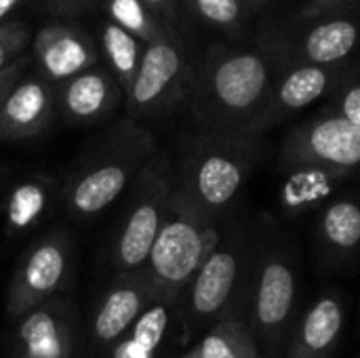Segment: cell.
I'll use <instances>...</instances> for the list:
<instances>
[{"label":"cell","mask_w":360,"mask_h":358,"mask_svg":"<svg viewBox=\"0 0 360 358\" xmlns=\"http://www.w3.org/2000/svg\"><path fill=\"white\" fill-rule=\"evenodd\" d=\"M27 27L21 21H4L0 23V72L11 68L27 44Z\"/></svg>","instance_id":"obj_27"},{"label":"cell","mask_w":360,"mask_h":358,"mask_svg":"<svg viewBox=\"0 0 360 358\" xmlns=\"http://www.w3.org/2000/svg\"><path fill=\"white\" fill-rule=\"evenodd\" d=\"M156 150L154 135L141 122L124 116L110 124L86 146L59 188L63 211L76 222L97 217L131 188Z\"/></svg>","instance_id":"obj_3"},{"label":"cell","mask_w":360,"mask_h":358,"mask_svg":"<svg viewBox=\"0 0 360 358\" xmlns=\"http://www.w3.org/2000/svg\"><path fill=\"white\" fill-rule=\"evenodd\" d=\"M0 184H2V181H0Z\"/></svg>","instance_id":"obj_36"},{"label":"cell","mask_w":360,"mask_h":358,"mask_svg":"<svg viewBox=\"0 0 360 358\" xmlns=\"http://www.w3.org/2000/svg\"><path fill=\"white\" fill-rule=\"evenodd\" d=\"M19 2L21 0H0V23L6 21V17L19 6Z\"/></svg>","instance_id":"obj_32"},{"label":"cell","mask_w":360,"mask_h":358,"mask_svg":"<svg viewBox=\"0 0 360 358\" xmlns=\"http://www.w3.org/2000/svg\"><path fill=\"white\" fill-rule=\"evenodd\" d=\"M124 101V93L108 68L93 65L57 84V110L65 124L86 127L110 118Z\"/></svg>","instance_id":"obj_16"},{"label":"cell","mask_w":360,"mask_h":358,"mask_svg":"<svg viewBox=\"0 0 360 358\" xmlns=\"http://www.w3.org/2000/svg\"><path fill=\"white\" fill-rule=\"evenodd\" d=\"M325 106L360 127V59L350 63L344 80L325 101Z\"/></svg>","instance_id":"obj_26"},{"label":"cell","mask_w":360,"mask_h":358,"mask_svg":"<svg viewBox=\"0 0 360 358\" xmlns=\"http://www.w3.org/2000/svg\"><path fill=\"white\" fill-rule=\"evenodd\" d=\"M57 112V87L40 74L19 78L0 106V141L42 135Z\"/></svg>","instance_id":"obj_15"},{"label":"cell","mask_w":360,"mask_h":358,"mask_svg":"<svg viewBox=\"0 0 360 358\" xmlns=\"http://www.w3.org/2000/svg\"><path fill=\"white\" fill-rule=\"evenodd\" d=\"M74 264L72 238L65 230L55 228L40 238H36L19 257L8 291H6V312L15 321L46 300L61 295Z\"/></svg>","instance_id":"obj_11"},{"label":"cell","mask_w":360,"mask_h":358,"mask_svg":"<svg viewBox=\"0 0 360 358\" xmlns=\"http://www.w3.org/2000/svg\"><path fill=\"white\" fill-rule=\"evenodd\" d=\"M300 255L293 238L264 213L262 241L240 306V319L266 358H285L300 314Z\"/></svg>","instance_id":"obj_5"},{"label":"cell","mask_w":360,"mask_h":358,"mask_svg":"<svg viewBox=\"0 0 360 358\" xmlns=\"http://www.w3.org/2000/svg\"><path fill=\"white\" fill-rule=\"evenodd\" d=\"M25 68H27V59L21 57V59H17L11 68H6L4 72H0V106H2V101H4V97H6V93H8V91L15 87V82L23 76Z\"/></svg>","instance_id":"obj_30"},{"label":"cell","mask_w":360,"mask_h":358,"mask_svg":"<svg viewBox=\"0 0 360 358\" xmlns=\"http://www.w3.org/2000/svg\"><path fill=\"white\" fill-rule=\"evenodd\" d=\"M55 192V179L44 173H34L17 179L2 205L6 234L17 238L34 232L49 215Z\"/></svg>","instance_id":"obj_21"},{"label":"cell","mask_w":360,"mask_h":358,"mask_svg":"<svg viewBox=\"0 0 360 358\" xmlns=\"http://www.w3.org/2000/svg\"><path fill=\"white\" fill-rule=\"evenodd\" d=\"M101 4L103 0H49V8L59 15H72L86 8H97Z\"/></svg>","instance_id":"obj_31"},{"label":"cell","mask_w":360,"mask_h":358,"mask_svg":"<svg viewBox=\"0 0 360 358\" xmlns=\"http://www.w3.org/2000/svg\"><path fill=\"white\" fill-rule=\"evenodd\" d=\"M346 327V306L335 291L321 293L291 329L285 358H333Z\"/></svg>","instance_id":"obj_18"},{"label":"cell","mask_w":360,"mask_h":358,"mask_svg":"<svg viewBox=\"0 0 360 358\" xmlns=\"http://www.w3.org/2000/svg\"><path fill=\"white\" fill-rule=\"evenodd\" d=\"M224 222L198 209L175 188L169 217L141 268L150 283L152 300H181L190 281L217 245Z\"/></svg>","instance_id":"obj_6"},{"label":"cell","mask_w":360,"mask_h":358,"mask_svg":"<svg viewBox=\"0 0 360 358\" xmlns=\"http://www.w3.org/2000/svg\"><path fill=\"white\" fill-rule=\"evenodd\" d=\"M352 63V61H350ZM350 63L342 65H312V63H291L278 68L270 108L266 114V133L291 118L293 114L306 110L308 106L329 99L340 82L344 80Z\"/></svg>","instance_id":"obj_14"},{"label":"cell","mask_w":360,"mask_h":358,"mask_svg":"<svg viewBox=\"0 0 360 358\" xmlns=\"http://www.w3.org/2000/svg\"><path fill=\"white\" fill-rule=\"evenodd\" d=\"M78 308L65 295H55L15 319L13 346L17 358H76Z\"/></svg>","instance_id":"obj_12"},{"label":"cell","mask_w":360,"mask_h":358,"mask_svg":"<svg viewBox=\"0 0 360 358\" xmlns=\"http://www.w3.org/2000/svg\"><path fill=\"white\" fill-rule=\"evenodd\" d=\"M8 171H11V169H8L6 165H0V181H4V177L8 175Z\"/></svg>","instance_id":"obj_34"},{"label":"cell","mask_w":360,"mask_h":358,"mask_svg":"<svg viewBox=\"0 0 360 358\" xmlns=\"http://www.w3.org/2000/svg\"><path fill=\"white\" fill-rule=\"evenodd\" d=\"M101 6L112 23L133 34L146 46L175 34L156 17V13L143 0H103Z\"/></svg>","instance_id":"obj_25"},{"label":"cell","mask_w":360,"mask_h":358,"mask_svg":"<svg viewBox=\"0 0 360 358\" xmlns=\"http://www.w3.org/2000/svg\"><path fill=\"white\" fill-rule=\"evenodd\" d=\"M181 342L179 302L152 300L103 358H169Z\"/></svg>","instance_id":"obj_19"},{"label":"cell","mask_w":360,"mask_h":358,"mask_svg":"<svg viewBox=\"0 0 360 358\" xmlns=\"http://www.w3.org/2000/svg\"><path fill=\"white\" fill-rule=\"evenodd\" d=\"M278 165L293 188L331 184L360 171V127L323 106L291 127L278 150Z\"/></svg>","instance_id":"obj_7"},{"label":"cell","mask_w":360,"mask_h":358,"mask_svg":"<svg viewBox=\"0 0 360 358\" xmlns=\"http://www.w3.org/2000/svg\"><path fill=\"white\" fill-rule=\"evenodd\" d=\"M184 8L200 23L228 34L230 38H253L251 21L255 11L245 0H181Z\"/></svg>","instance_id":"obj_24"},{"label":"cell","mask_w":360,"mask_h":358,"mask_svg":"<svg viewBox=\"0 0 360 358\" xmlns=\"http://www.w3.org/2000/svg\"><path fill=\"white\" fill-rule=\"evenodd\" d=\"M190 350L196 358H266L245 321L236 314L224 317Z\"/></svg>","instance_id":"obj_22"},{"label":"cell","mask_w":360,"mask_h":358,"mask_svg":"<svg viewBox=\"0 0 360 358\" xmlns=\"http://www.w3.org/2000/svg\"><path fill=\"white\" fill-rule=\"evenodd\" d=\"M97 59L95 42L78 25L44 23L34 38L38 74L55 87L97 65Z\"/></svg>","instance_id":"obj_17"},{"label":"cell","mask_w":360,"mask_h":358,"mask_svg":"<svg viewBox=\"0 0 360 358\" xmlns=\"http://www.w3.org/2000/svg\"><path fill=\"white\" fill-rule=\"evenodd\" d=\"M175 188L173 156L158 148L124 192L122 215L110 241V264L116 274H131L146 266L169 217Z\"/></svg>","instance_id":"obj_8"},{"label":"cell","mask_w":360,"mask_h":358,"mask_svg":"<svg viewBox=\"0 0 360 358\" xmlns=\"http://www.w3.org/2000/svg\"><path fill=\"white\" fill-rule=\"evenodd\" d=\"M13 358H17V357H13Z\"/></svg>","instance_id":"obj_35"},{"label":"cell","mask_w":360,"mask_h":358,"mask_svg":"<svg viewBox=\"0 0 360 358\" xmlns=\"http://www.w3.org/2000/svg\"><path fill=\"white\" fill-rule=\"evenodd\" d=\"M255 34L281 68L291 63L342 65L354 61L360 49V8L291 13L281 21L262 25Z\"/></svg>","instance_id":"obj_9"},{"label":"cell","mask_w":360,"mask_h":358,"mask_svg":"<svg viewBox=\"0 0 360 358\" xmlns=\"http://www.w3.org/2000/svg\"><path fill=\"white\" fill-rule=\"evenodd\" d=\"M316 249L323 268H350L360 251V203L340 198L329 203L316 224Z\"/></svg>","instance_id":"obj_20"},{"label":"cell","mask_w":360,"mask_h":358,"mask_svg":"<svg viewBox=\"0 0 360 358\" xmlns=\"http://www.w3.org/2000/svg\"><path fill=\"white\" fill-rule=\"evenodd\" d=\"M154 13L156 17L175 34H179V23L184 17V4L181 0H143Z\"/></svg>","instance_id":"obj_28"},{"label":"cell","mask_w":360,"mask_h":358,"mask_svg":"<svg viewBox=\"0 0 360 358\" xmlns=\"http://www.w3.org/2000/svg\"><path fill=\"white\" fill-rule=\"evenodd\" d=\"M196 63L179 34L148 44L131 91L124 95L127 116L154 120L188 101Z\"/></svg>","instance_id":"obj_10"},{"label":"cell","mask_w":360,"mask_h":358,"mask_svg":"<svg viewBox=\"0 0 360 358\" xmlns=\"http://www.w3.org/2000/svg\"><path fill=\"white\" fill-rule=\"evenodd\" d=\"M99 46L108 61V70L114 74L122 93L127 95L135 82L146 44L108 19L99 25Z\"/></svg>","instance_id":"obj_23"},{"label":"cell","mask_w":360,"mask_h":358,"mask_svg":"<svg viewBox=\"0 0 360 358\" xmlns=\"http://www.w3.org/2000/svg\"><path fill=\"white\" fill-rule=\"evenodd\" d=\"M262 215L234 209L221 228V236L179 300L181 342L196 344L228 314H240L253 262L262 241Z\"/></svg>","instance_id":"obj_2"},{"label":"cell","mask_w":360,"mask_h":358,"mask_svg":"<svg viewBox=\"0 0 360 358\" xmlns=\"http://www.w3.org/2000/svg\"><path fill=\"white\" fill-rule=\"evenodd\" d=\"M278 61L257 34L217 42L196 61L188 110L196 131L264 137Z\"/></svg>","instance_id":"obj_1"},{"label":"cell","mask_w":360,"mask_h":358,"mask_svg":"<svg viewBox=\"0 0 360 358\" xmlns=\"http://www.w3.org/2000/svg\"><path fill=\"white\" fill-rule=\"evenodd\" d=\"M266 158L264 137L192 131L177 139L173 167L177 190L211 217L226 219Z\"/></svg>","instance_id":"obj_4"},{"label":"cell","mask_w":360,"mask_h":358,"mask_svg":"<svg viewBox=\"0 0 360 358\" xmlns=\"http://www.w3.org/2000/svg\"><path fill=\"white\" fill-rule=\"evenodd\" d=\"M150 302L152 289L143 270L116 274L91 312L86 325L89 350L95 357H105V352L133 327Z\"/></svg>","instance_id":"obj_13"},{"label":"cell","mask_w":360,"mask_h":358,"mask_svg":"<svg viewBox=\"0 0 360 358\" xmlns=\"http://www.w3.org/2000/svg\"><path fill=\"white\" fill-rule=\"evenodd\" d=\"M247 4H251V8L255 11V13H262L264 8H268V6H272L274 2H278V0H245Z\"/></svg>","instance_id":"obj_33"},{"label":"cell","mask_w":360,"mask_h":358,"mask_svg":"<svg viewBox=\"0 0 360 358\" xmlns=\"http://www.w3.org/2000/svg\"><path fill=\"white\" fill-rule=\"evenodd\" d=\"M360 8V0H302V6L293 13H325Z\"/></svg>","instance_id":"obj_29"}]
</instances>
